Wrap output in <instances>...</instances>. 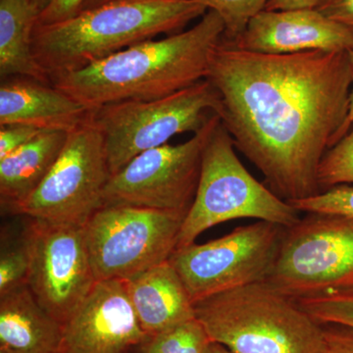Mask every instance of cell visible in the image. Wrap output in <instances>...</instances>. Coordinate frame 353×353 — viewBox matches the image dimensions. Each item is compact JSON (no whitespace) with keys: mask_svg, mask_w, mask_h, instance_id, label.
Instances as JSON below:
<instances>
[{"mask_svg":"<svg viewBox=\"0 0 353 353\" xmlns=\"http://www.w3.org/2000/svg\"><path fill=\"white\" fill-rule=\"evenodd\" d=\"M220 123L219 116L212 113L185 143H166L134 157L109 179L104 205L125 204L188 212L199 187L204 148Z\"/></svg>","mask_w":353,"mask_h":353,"instance_id":"obj_11","label":"cell"},{"mask_svg":"<svg viewBox=\"0 0 353 353\" xmlns=\"http://www.w3.org/2000/svg\"><path fill=\"white\" fill-rule=\"evenodd\" d=\"M323 327L326 341L325 353H353V329L341 325Z\"/></svg>","mask_w":353,"mask_h":353,"instance_id":"obj_28","label":"cell"},{"mask_svg":"<svg viewBox=\"0 0 353 353\" xmlns=\"http://www.w3.org/2000/svg\"><path fill=\"white\" fill-rule=\"evenodd\" d=\"M203 353H234L231 350H228L224 345H220V343H214L211 341L206 345L205 350Z\"/></svg>","mask_w":353,"mask_h":353,"instance_id":"obj_32","label":"cell"},{"mask_svg":"<svg viewBox=\"0 0 353 353\" xmlns=\"http://www.w3.org/2000/svg\"><path fill=\"white\" fill-rule=\"evenodd\" d=\"M299 211L250 173L233 139L220 123L203 150L196 197L183 220L176 250L196 243L203 232L229 221L252 218L289 228Z\"/></svg>","mask_w":353,"mask_h":353,"instance_id":"obj_5","label":"cell"},{"mask_svg":"<svg viewBox=\"0 0 353 353\" xmlns=\"http://www.w3.org/2000/svg\"><path fill=\"white\" fill-rule=\"evenodd\" d=\"M0 353H14L9 352V350H4V348H0Z\"/></svg>","mask_w":353,"mask_h":353,"instance_id":"obj_35","label":"cell"},{"mask_svg":"<svg viewBox=\"0 0 353 353\" xmlns=\"http://www.w3.org/2000/svg\"><path fill=\"white\" fill-rule=\"evenodd\" d=\"M348 55H350V65H352V94H350V114H348L347 127H345V132H348L350 130V125H352L353 121V50H350L348 52ZM345 132V134H347Z\"/></svg>","mask_w":353,"mask_h":353,"instance_id":"obj_31","label":"cell"},{"mask_svg":"<svg viewBox=\"0 0 353 353\" xmlns=\"http://www.w3.org/2000/svg\"><path fill=\"white\" fill-rule=\"evenodd\" d=\"M318 0H270L265 10H289V9L315 8Z\"/></svg>","mask_w":353,"mask_h":353,"instance_id":"obj_30","label":"cell"},{"mask_svg":"<svg viewBox=\"0 0 353 353\" xmlns=\"http://www.w3.org/2000/svg\"><path fill=\"white\" fill-rule=\"evenodd\" d=\"M296 301L321 325H341L353 329V288L326 290Z\"/></svg>","mask_w":353,"mask_h":353,"instance_id":"obj_21","label":"cell"},{"mask_svg":"<svg viewBox=\"0 0 353 353\" xmlns=\"http://www.w3.org/2000/svg\"><path fill=\"white\" fill-rule=\"evenodd\" d=\"M68 132L43 131L0 159V203L12 214L50 173L66 143Z\"/></svg>","mask_w":353,"mask_h":353,"instance_id":"obj_18","label":"cell"},{"mask_svg":"<svg viewBox=\"0 0 353 353\" xmlns=\"http://www.w3.org/2000/svg\"><path fill=\"white\" fill-rule=\"evenodd\" d=\"M32 1L38 6V8L41 12V11L50 4V0H32Z\"/></svg>","mask_w":353,"mask_h":353,"instance_id":"obj_34","label":"cell"},{"mask_svg":"<svg viewBox=\"0 0 353 353\" xmlns=\"http://www.w3.org/2000/svg\"><path fill=\"white\" fill-rule=\"evenodd\" d=\"M321 192L341 185H353V121L350 130L326 152L318 171Z\"/></svg>","mask_w":353,"mask_h":353,"instance_id":"obj_22","label":"cell"},{"mask_svg":"<svg viewBox=\"0 0 353 353\" xmlns=\"http://www.w3.org/2000/svg\"><path fill=\"white\" fill-rule=\"evenodd\" d=\"M209 340L234 353H325L322 325L296 299L267 282L227 290L194 303Z\"/></svg>","mask_w":353,"mask_h":353,"instance_id":"obj_4","label":"cell"},{"mask_svg":"<svg viewBox=\"0 0 353 353\" xmlns=\"http://www.w3.org/2000/svg\"><path fill=\"white\" fill-rule=\"evenodd\" d=\"M210 343L196 319L148 336L139 353H203Z\"/></svg>","mask_w":353,"mask_h":353,"instance_id":"obj_20","label":"cell"},{"mask_svg":"<svg viewBox=\"0 0 353 353\" xmlns=\"http://www.w3.org/2000/svg\"><path fill=\"white\" fill-rule=\"evenodd\" d=\"M188 212L105 204L85 225L97 281L125 280L168 261Z\"/></svg>","mask_w":353,"mask_h":353,"instance_id":"obj_7","label":"cell"},{"mask_svg":"<svg viewBox=\"0 0 353 353\" xmlns=\"http://www.w3.org/2000/svg\"><path fill=\"white\" fill-rule=\"evenodd\" d=\"M234 146L287 201L320 194L324 155L345 134L352 88L347 51L265 54L221 41L208 76Z\"/></svg>","mask_w":353,"mask_h":353,"instance_id":"obj_1","label":"cell"},{"mask_svg":"<svg viewBox=\"0 0 353 353\" xmlns=\"http://www.w3.org/2000/svg\"><path fill=\"white\" fill-rule=\"evenodd\" d=\"M299 212L353 217V185H341L316 196L290 201Z\"/></svg>","mask_w":353,"mask_h":353,"instance_id":"obj_25","label":"cell"},{"mask_svg":"<svg viewBox=\"0 0 353 353\" xmlns=\"http://www.w3.org/2000/svg\"><path fill=\"white\" fill-rule=\"evenodd\" d=\"M229 43L265 54L312 50L350 52L353 50V29L329 19L315 8L263 10L250 21L236 41Z\"/></svg>","mask_w":353,"mask_h":353,"instance_id":"obj_14","label":"cell"},{"mask_svg":"<svg viewBox=\"0 0 353 353\" xmlns=\"http://www.w3.org/2000/svg\"><path fill=\"white\" fill-rule=\"evenodd\" d=\"M208 10L215 11L224 23L223 39L233 43L245 31L255 15L265 10L270 0H197Z\"/></svg>","mask_w":353,"mask_h":353,"instance_id":"obj_23","label":"cell"},{"mask_svg":"<svg viewBox=\"0 0 353 353\" xmlns=\"http://www.w3.org/2000/svg\"><path fill=\"white\" fill-rule=\"evenodd\" d=\"M265 282L294 299L353 288V217L308 213L285 228Z\"/></svg>","mask_w":353,"mask_h":353,"instance_id":"obj_8","label":"cell"},{"mask_svg":"<svg viewBox=\"0 0 353 353\" xmlns=\"http://www.w3.org/2000/svg\"><path fill=\"white\" fill-rule=\"evenodd\" d=\"M225 27L208 10L188 31L134 44L111 57L50 79L51 85L85 108L129 101H154L206 79L213 50Z\"/></svg>","mask_w":353,"mask_h":353,"instance_id":"obj_2","label":"cell"},{"mask_svg":"<svg viewBox=\"0 0 353 353\" xmlns=\"http://www.w3.org/2000/svg\"><path fill=\"white\" fill-rule=\"evenodd\" d=\"M208 11L197 0H111L62 22L37 25L32 53L51 79L160 34L183 32Z\"/></svg>","mask_w":353,"mask_h":353,"instance_id":"obj_3","label":"cell"},{"mask_svg":"<svg viewBox=\"0 0 353 353\" xmlns=\"http://www.w3.org/2000/svg\"><path fill=\"white\" fill-rule=\"evenodd\" d=\"M63 330L28 285L0 296V348L14 353H61Z\"/></svg>","mask_w":353,"mask_h":353,"instance_id":"obj_17","label":"cell"},{"mask_svg":"<svg viewBox=\"0 0 353 353\" xmlns=\"http://www.w3.org/2000/svg\"><path fill=\"white\" fill-rule=\"evenodd\" d=\"M110 176L103 136L87 116L68 132L50 173L12 214L85 226L104 205Z\"/></svg>","mask_w":353,"mask_h":353,"instance_id":"obj_10","label":"cell"},{"mask_svg":"<svg viewBox=\"0 0 353 353\" xmlns=\"http://www.w3.org/2000/svg\"><path fill=\"white\" fill-rule=\"evenodd\" d=\"M41 132L36 128L21 125L0 126V159L25 145Z\"/></svg>","mask_w":353,"mask_h":353,"instance_id":"obj_26","label":"cell"},{"mask_svg":"<svg viewBox=\"0 0 353 353\" xmlns=\"http://www.w3.org/2000/svg\"><path fill=\"white\" fill-rule=\"evenodd\" d=\"M124 282L139 323L150 336L196 319L194 304L169 260Z\"/></svg>","mask_w":353,"mask_h":353,"instance_id":"obj_16","label":"cell"},{"mask_svg":"<svg viewBox=\"0 0 353 353\" xmlns=\"http://www.w3.org/2000/svg\"><path fill=\"white\" fill-rule=\"evenodd\" d=\"M285 228L257 221L222 238L178 248L169 259L192 303L265 282L275 264Z\"/></svg>","mask_w":353,"mask_h":353,"instance_id":"obj_9","label":"cell"},{"mask_svg":"<svg viewBox=\"0 0 353 353\" xmlns=\"http://www.w3.org/2000/svg\"><path fill=\"white\" fill-rule=\"evenodd\" d=\"M29 272V252L22 234L17 243L7 245L2 243L0 254V296L28 285Z\"/></svg>","mask_w":353,"mask_h":353,"instance_id":"obj_24","label":"cell"},{"mask_svg":"<svg viewBox=\"0 0 353 353\" xmlns=\"http://www.w3.org/2000/svg\"><path fill=\"white\" fill-rule=\"evenodd\" d=\"M90 109L54 85L12 77L0 87V126L21 125L41 131L70 132L87 119Z\"/></svg>","mask_w":353,"mask_h":353,"instance_id":"obj_15","label":"cell"},{"mask_svg":"<svg viewBox=\"0 0 353 353\" xmlns=\"http://www.w3.org/2000/svg\"><path fill=\"white\" fill-rule=\"evenodd\" d=\"M41 10L32 0H0V77L51 85L32 53V34Z\"/></svg>","mask_w":353,"mask_h":353,"instance_id":"obj_19","label":"cell"},{"mask_svg":"<svg viewBox=\"0 0 353 353\" xmlns=\"http://www.w3.org/2000/svg\"><path fill=\"white\" fill-rule=\"evenodd\" d=\"M315 9L329 19L353 29V0H318Z\"/></svg>","mask_w":353,"mask_h":353,"instance_id":"obj_29","label":"cell"},{"mask_svg":"<svg viewBox=\"0 0 353 353\" xmlns=\"http://www.w3.org/2000/svg\"><path fill=\"white\" fill-rule=\"evenodd\" d=\"M148 336L124 280L97 281L64 324L61 353H139Z\"/></svg>","mask_w":353,"mask_h":353,"instance_id":"obj_13","label":"cell"},{"mask_svg":"<svg viewBox=\"0 0 353 353\" xmlns=\"http://www.w3.org/2000/svg\"><path fill=\"white\" fill-rule=\"evenodd\" d=\"M30 257L28 287L64 325L97 284L85 226L31 219L22 233Z\"/></svg>","mask_w":353,"mask_h":353,"instance_id":"obj_12","label":"cell"},{"mask_svg":"<svg viewBox=\"0 0 353 353\" xmlns=\"http://www.w3.org/2000/svg\"><path fill=\"white\" fill-rule=\"evenodd\" d=\"M111 1V0H87L83 6V9L92 8V7L99 6L105 2Z\"/></svg>","mask_w":353,"mask_h":353,"instance_id":"obj_33","label":"cell"},{"mask_svg":"<svg viewBox=\"0 0 353 353\" xmlns=\"http://www.w3.org/2000/svg\"><path fill=\"white\" fill-rule=\"evenodd\" d=\"M87 0H50V4L39 13L38 24L50 25L73 17L82 10Z\"/></svg>","mask_w":353,"mask_h":353,"instance_id":"obj_27","label":"cell"},{"mask_svg":"<svg viewBox=\"0 0 353 353\" xmlns=\"http://www.w3.org/2000/svg\"><path fill=\"white\" fill-rule=\"evenodd\" d=\"M219 94L208 79L154 101L106 104L88 111L101 131L111 176L146 150L166 145L176 134H196L208 122V111L218 114Z\"/></svg>","mask_w":353,"mask_h":353,"instance_id":"obj_6","label":"cell"}]
</instances>
